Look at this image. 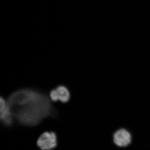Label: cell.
<instances>
[{"mask_svg": "<svg viewBox=\"0 0 150 150\" xmlns=\"http://www.w3.org/2000/svg\"><path fill=\"white\" fill-rule=\"evenodd\" d=\"M46 94L33 89L14 92L7 101L18 123L21 126H38L45 118L54 117L57 113Z\"/></svg>", "mask_w": 150, "mask_h": 150, "instance_id": "cell-1", "label": "cell"}, {"mask_svg": "<svg viewBox=\"0 0 150 150\" xmlns=\"http://www.w3.org/2000/svg\"><path fill=\"white\" fill-rule=\"evenodd\" d=\"M59 144L57 134L53 131L43 132L38 137L36 142L38 147L40 150H54Z\"/></svg>", "mask_w": 150, "mask_h": 150, "instance_id": "cell-2", "label": "cell"}, {"mask_svg": "<svg viewBox=\"0 0 150 150\" xmlns=\"http://www.w3.org/2000/svg\"><path fill=\"white\" fill-rule=\"evenodd\" d=\"M0 119L3 125L6 127H12L15 120L7 100L3 97L0 98Z\"/></svg>", "mask_w": 150, "mask_h": 150, "instance_id": "cell-3", "label": "cell"}, {"mask_svg": "<svg viewBox=\"0 0 150 150\" xmlns=\"http://www.w3.org/2000/svg\"><path fill=\"white\" fill-rule=\"evenodd\" d=\"M131 134L128 130L120 129L113 134V142L118 147H125L131 144Z\"/></svg>", "mask_w": 150, "mask_h": 150, "instance_id": "cell-4", "label": "cell"}, {"mask_svg": "<svg viewBox=\"0 0 150 150\" xmlns=\"http://www.w3.org/2000/svg\"><path fill=\"white\" fill-rule=\"evenodd\" d=\"M59 95V101L62 103H66L69 101L71 93L67 87L64 85L58 86L56 88Z\"/></svg>", "mask_w": 150, "mask_h": 150, "instance_id": "cell-5", "label": "cell"}, {"mask_svg": "<svg viewBox=\"0 0 150 150\" xmlns=\"http://www.w3.org/2000/svg\"><path fill=\"white\" fill-rule=\"evenodd\" d=\"M49 97L50 99L53 102H57L59 101V95L56 88L51 90L49 93Z\"/></svg>", "mask_w": 150, "mask_h": 150, "instance_id": "cell-6", "label": "cell"}]
</instances>
